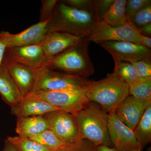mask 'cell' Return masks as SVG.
Segmentation results:
<instances>
[{"label": "cell", "instance_id": "obj_6", "mask_svg": "<svg viewBox=\"0 0 151 151\" xmlns=\"http://www.w3.org/2000/svg\"><path fill=\"white\" fill-rule=\"evenodd\" d=\"M35 94L44 101L74 116L90 102L85 90L42 91Z\"/></svg>", "mask_w": 151, "mask_h": 151}, {"label": "cell", "instance_id": "obj_5", "mask_svg": "<svg viewBox=\"0 0 151 151\" xmlns=\"http://www.w3.org/2000/svg\"><path fill=\"white\" fill-rule=\"evenodd\" d=\"M35 70L36 79L33 93L42 91L85 90L89 81L77 76L54 71L45 66Z\"/></svg>", "mask_w": 151, "mask_h": 151}, {"label": "cell", "instance_id": "obj_33", "mask_svg": "<svg viewBox=\"0 0 151 151\" xmlns=\"http://www.w3.org/2000/svg\"><path fill=\"white\" fill-rule=\"evenodd\" d=\"M141 34L147 36L151 35V23L138 28Z\"/></svg>", "mask_w": 151, "mask_h": 151}, {"label": "cell", "instance_id": "obj_32", "mask_svg": "<svg viewBox=\"0 0 151 151\" xmlns=\"http://www.w3.org/2000/svg\"><path fill=\"white\" fill-rule=\"evenodd\" d=\"M140 39L142 45L147 48H151V38L150 37L144 35L140 34Z\"/></svg>", "mask_w": 151, "mask_h": 151}, {"label": "cell", "instance_id": "obj_24", "mask_svg": "<svg viewBox=\"0 0 151 151\" xmlns=\"http://www.w3.org/2000/svg\"><path fill=\"white\" fill-rule=\"evenodd\" d=\"M129 94L138 99L151 98V78H141L129 86Z\"/></svg>", "mask_w": 151, "mask_h": 151}, {"label": "cell", "instance_id": "obj_3", "mask_svg": "<svg viewBox=\"0 0 151 151\" xmlns=\"http://www.w3.org/2000/svg\"><path fill=\"white\" fill-rule=\"evenodd\" d=\"M90 42L87 37L81 38L74 46L47 60L44 66L51 70L58 69L82 78H88L94 71L89 54Z\"/></svg>", "mask_w": 151, "mask_h": 151}, {"label": "cell", "instance_id": "obj_8", "mask_svg": "<svg viewBox=\"0 0 151 151\" xmlns=\"http://www.w3.org/2000/svg\"><path fill=\"white\" fill-rule=\"evenodd\" d=\"M140 34L129 18L125 24L117 27L111 26L101 21L87 37L89 41L98 44L103 42L115 41L131 42L142 45Z\"/></svg>", "mask_w": 151, "mask_h": 151}, {"label": "cell", "instance_id": "obj_19", "mask_svg": "<svg viewBox=\"0 0 151 151\" xmlns=\"http://www.w3.org/2000/svg\"><path fill=\"white\" fill-rule=\"evenodd\" d=\"M127 1V0H114L101 21L114 27L125 24L129 19L126 14Z\"/></svg>", "mask_w": 151, "mask_h": 151}, {"label": "cell", "instance_id": "obj_17", "mask_svg": "<svg viewBox=\"0 0 151 151\" xmlns=\"http://www.w3.org/2000/svg\"><path fill=\"white\" fill-rule=\"evenodd\" d=\"M0 95L10 107L16 105L23 98L18 87L3 64L0 67Z\"/></svg>", "mask_w": 151, "mask_h": 151}, {"label": "cell", "instance_id": "obj_23", "mask_svg": "<svg viewBox=\"0 0 151 151\" xmlns=\"http://www.w3.org/2000/svg\"><path fill=\"white\" fill-rule=\"evenodd\" d=\"M29 138L53 151L59 150L67 144L49 129Z\"/></svg>", "mask_w": 151, "mask_h": 151}, {"label": "cell", "instance_id": "obj_20", "mask_svg": "<svg viewBox=\"0 0 151 151\" xmlns=\"http://www.w3.org/2000/svg\"><path fill=\"white\" fill-rule=\"evenodd\" d=\"M139 145L142 150L151 141V104L148 106L134 131Z\"/></svg>", "mask_w": 151, "mask_h": 151}, {"label": "cell", "instance_id": "obj_4", "mask_svg": "<svg viewBox=\"0 0 151 151\" xmlns=\"http://www.w3.org/2000/svg\"><path fill=\"white\" fill-rule=\"evenodd\" d=\"M97 103L89 102L74 116L81 139L91 141L95 145L111 146L108 131V115Z\"/></svg>", "mask_w": 151, "mask_h": 151}, {"label": "cell", "instance_id": "obj_26", "mask_svg": "<svg viewBox=\"0 0 151 151\" xmlns=\"http://www.w3.org/2000/svg\"><path fill=\"white\" fill-rule=\"evenodd\" d=\"M133 25L137 28L151 23V4L139 11L131 19Z\"/></svg>", "mask_w": 151, "mask_h": 151}, {"label": "cell", "instance_id": "obj_36", "mask_svg": "<svg viewBox=\"0 0 151 151\" xmlns=\"http://www.w3.org/2000/svg\"><path fill=\"white\" fill-rule=\"evenodd\" d=\"M97 151H118L116 148H111L105 145L99 146L97 147Z\"/></svg>", "mask_w": 151, "mask_h": 151}, {"label": "cell", "instance_id": "obj_18", "mask_svg": "<svg viewBox=\"0 0 151 151\" xmlns=\"http://www.w3.org/2000/svg\"><path fill=\"white\" fill-rule=\"evenodd\" d=\"M48 129L46 121L42 116L17 118L16 132L19 137L29 138Z\"/></svg>", "mask_w": 151, "mask_h": 151}, {"label": "cell", "instance_id": "obj_2", "mask_svg": "<svg viewBox=\"0 0 151 151\" xmlns=\"http://www.w3.org/2000/svg\"><path fill=\"white\" fill-rule=\"evenodd\" d=\"M88 100L97 103L108 113L128 96L129 86L116 72L108 73L99 81H90L85 89Z\"/></svg>", "mask_w": 151, "mask_h": 151}, {"label": "cell", "instance_id": "obj_14", "mask_svg": "<svg viewBox=\"0 0 151 151\" xmlns=\"http://www.w3.org/2000/svg\"><path fill=\"white\" fill-rule=\"evenodd\" d=\"M60 110L44 101L35 93H32L25 97L16 105L11 107V113L18 117L43 116L51 111Z\"/></svg>", "mask_w": 151, "mask_h": 151}, {"label": "cell", "instance_id": "obj_28", "mask_svg": "<svg viewBox=\"0 0 151 151\" xmlns=\"http://www.w3.org/2000/svg\"><path fill=\"white\" fill-rule=\"evenodd\" d=\"M58 1V0L42 1L40 15V22H45L50 18Z\"/></svg>", "mask_w": 151, "mask_h": 151}, {"label": "cell", "instance_id": "obj_9", "mask_svg": "<svg viewBox=\"0 0 151 151\" xmlns=\"http://www.w3.org/2000/svg\"><path fill=\"white\" fill-rule=\"evenodd\" d=\"M99 44L112 55L113 60L131 63L151 60V49L134 42L107 41Z\"/></svg>", "mask_w": 151, "mask_h": 151}, {"label": "cell", "instance_id": "obj_10", "mask_svg": "<svg viewBox=\"0 0 151 151\" xmlns=\"http://www.w3.org/2000/svg\"><path fill=\"white\" fill-rule=\"evenodd\" d=\"M108 114V131L114 147L118 151L139 150L134 131L122 123L114 112Z\"/></svg>", "mask_w": 151, "mask_h": 151}, {"label": "cell", "instance_id": "obj_15", "mask_svg": "<svg viewBox=\"0 0 151 151\" xmlns=\"http://www.w3.org/2000/svg\"><path fill=\"white\" fill-rule=\"evenodd\" d=\"M3 64L6 68L23 97L32 93L36 79L35 69L5 59Z\"/></svg>", "mask_w": 151, "mask_h": 151}, {"label": "cell", "instance_id": "obj_1", "mask_svg": "<svg viewBox=\"0 0 151 151\" xmlns=\"http://www.w3.org/2000/svg\"><path fill=\"white\" fill-rule=\"evenodd\" d=\"M100 21L98 6L91 9H78L58 1L47 26L46 34L60 32L79 37H88Z\"/></svg>", "mask_w": 151, "mask_h": 151}, {"label": "cell", "instance_id": "obj_35", "mask_svg": "<svg viewBox=\"0 0 151 151\" xmlns=\"http://www.w3.org/2000/svg\"><path fill=\"white\" fill-rule=\"evenodd\" d=\"M1 151H17L6 139L5 140L4 147Z\"/></svg>", "mask_w": 151, "mask_h": 151}, {"label": "cell", "instance_id": "obj_7", "mask_svg": "<svg viewBox=\"0 0 151 151\" xmlns=\"http://www.w3.org/2000/svg\"><path fill=\"white\" fill-rule=\"evenodd\" d=\"M49 129L65 144L82 139L75 116L63 110L51 111L44 115Z\"/></svg>", "mask_w": 151, "mask_h": 151}, {"label": "cell", "instance_id": "obj_21", "mask_svg": "<svg viewBox=\"0 0 151 151\" xmlns=\"http://www.w3.org/2000/svg\"><path fill=\"white\" fill-rule=\"evenodd\" d=\"M114 72H116L126 83L132 85L140 80L134 66L130 63L114 60Z\"/></svg>", "mask_w": 151, "mask_h": 151}, {"label": "cell", "instance_id": "obj_13", "mask_svg": "<svg viewBox=\"0 0 151 151\" xmlns=\"http://www.w3.org/2000/svg\"><path fill=\"white\" fill-rule=\"evenodd\" d=\"M4 59L34 69L44 66L47 60L39 44L6 48Z\"/></svg>", "mask_w": 151, "mask_h": 151}, {"label": "cell", "instance_id": "obj_25", "mask_svg": "<svg viewBox=\"0 0 151 151\" xmlns=\"http://www.w3.org/2000/svg\"><path fill=\"white\" fill-rule=\"evenodd\" d=\"M55 151H97V147L92 142L82 139L76 142L66 144L59 150Z\"/></svg>", "mask_w": 151, "mask_h": 151}, {"label": "cell", "instance_id": "obj_30", "mask_svg": "<svg viewBox=\"0 0 151 151\" xmlns=\"http://www.w3.org/2000/svg\"><path fill=\"white\" fill-rule=\"evenodd\" d=\"M67 5L78 9H91L97 7V0H63Z\"/></svg>", "mask_w": 151, "mask_h": 151}, {"label": "cell", "instance_id": "obj_31", "mask_svg": "<svg viewBox=\"0 0 151 151\" xmlns=\"http://www.w3.org/2000/svg\"><path fill=\"white\" fill-rule=\"evenodd\" d=\"M98 4V15L100 20L113 4L114 0H97Z\"/></svg>", "mask_w": 151, "mask_h": 151}, {"label": "cell", "instance_id": "obj_37", "mask_svg": "<svg viewBox=\"0 0 151 151\" xmlns=\"http://www.w3.org/2000/svg\"><path fill=\"white\" fill-rule=\"evenodd\" d=\"M139 151V150H135V151Z\"/></svg>", "mask_w": 151, "mask_h": 151}, {"label": "cell", "instance_id": "obj_11", "mask_svg": "<svg viewBox=\"0 0 151 151\" xmlns=\"http://www.w3.org/2000/svg\"><path fill=\"white\" fill-rule=\"evenodd\" d=\"M150 104L151 98L138 99L129 95L117 106L114 113L122 123L134 131Z\"/></svg>", "mask_w": 151, "mask_h": 151}, {"label": "cell", "instance_id": "obj_16", "mask_svg": "<svg viewBox=\"0 0 151 151\" xmlns=\"http://www.w3.org/2000/svg\"><path fill=\"white\" fill-rule=\"evenodd\" d=\"M81 38L65 33L52 32L45 35L39 44L48 60L75 45Z\"/></svg>", "mask_w": 151, "mask_h": 151}, {"label": "cell", "instance_id": "obj_27", "mask_svg": "<svg viewBox=\"0 0 151 151\" xmlns=\"http://www.w3.org/2000/svg\"><path fill=\"white\" fill-rule=\"evenodd\" d=\"M151 4V0H128L126 4V14L128 17L132 18L139 11Z\"/></svg>", "mask_w": 151, "mask_h": 151}, {"label": "cell", "instance_id": "obj_29", "mask_svg": "<svg viewBox=\"0 0 151 151\" xmlns=\"http://www.w3.org/2000/svg\"><path fill=\"white\" fill-rule=\"evenodd\" d=\"M131 63L134 66L140 78H151V60H142Z\"/></svg>", "mask_w": 151, "mask_h": 151}, {"label": "cell", "instance_id": "obj_12", "mask_svg": "<svg viewBox=\"0 0 151 151\" xmlns=\"http://www.w3.org/2000/svg\"><path fill=\"white\" fill-rule=\"evenodd\" d=\"M49 19L45 22H39L18 33L1 32L0 39L6 48L37 44L40 43L46 34L47 26Z\"/></svg>", "mask_w": 151, "mask_h": 151}, {"label": "cell", "instance_id": "obj_34", "mask_svg": "<svg viewBox=\"0 0 151 151\" xmlns=\"http://www.w3.org/2000/svg\"><path fill=\"white\" fill-rule=\"evenodd\" d=\"M6 49L5 45L0 39V67L3 65Z\"/></svg>", "mask_w": 151, "mask_h": 151}, {"label": "cell", "instance_id": "obj_22", "mask_svg": "<svg viewBox=\"0 0 151 151\" xmlns=\"http://www.w3.org/2000/svg\"><path fill=\"white\" fill-rule=\"evenodd\" d=\"M6 139L17 151H53L29 138L10 136Z\"/></svg>", "mask_w": 151, "mask_h": 151}]
</instances>
